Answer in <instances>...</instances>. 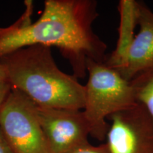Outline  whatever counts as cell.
<instances>
[{"label":"cell","mask_w":153,"mask_h":153,"mask_svg":"<svg viewBox=\"0 0 153 153\" xmlns=\"http://www.w3.org/2000/svg\"><path fill=\"white\" fill-rule=\"evenodd\" d=\"M11 90V87L7 81H0V108Z\"/></svg>","instance_id":"8fae6325"},{"label":"cell","mask_w":153,"mask_h":153,"mask_svg":"<svg viewBox=\"0 0 153 153\" xmlns=\"http://www.w3.org/2000/svg\"><path fill=\"white\" fill-rule=\"evenodd\" d=\"M0 153H14L6 139L2 130L0 126Z\"/></svg>","instance_id":"7c38bea8"},{"label":"cell","mask_w":153,"mask_h":153,"mask_svg":"<svg viewBox=\"0 0 153 153\" xmlns=\"http://www.w3.org/2000/svg\"><path fill=\"white\" fill-rule=\"evenodd\" d=\"M139 1L120 0L118 10L120 15L118 36L116 48L107 55L105 63L117 71L125 64L130 48L135 38V30L137 26Z\"/></svg>","instance_id":"ba28073f"},{"label":"cell","mask_w":153,"mask_h":153,"mask_svg":"<svg viewBox=\"0 0 153 153\" xmlns=\"http://www.w3.org/2000/svg\"><path fill=\"white\" fill-rule=\"evenodd\" d=\"M0 126L14 153H51L36 114V104L11 90L0 108Z\"/></svg>","instance_id":"277c9868"},{"label":"cell","mask_w":153,"mask_h":153,"mask_svg":"<svg viewBox=\"0 0 153 153\" xmlns=\"http://www.w3.org/2000/svg\"><path fill=\"white\" fill-rule=\"evenodd\" d=\"M70 153H111L107 143L97 145H93L90 143H87L83 146L75 149Z\"/></svg>","instance_id":"30bf717a"},{"label":"cell","mask_w":153,"mask_h":153,"mask_svg":"<svg viewBox=\"0 0 153 153\" xmlns=\"http://www.w3.org/2000/svg\"><path fill=\"white\" fill-rule=\"evenodd\" d=\"M0 81H7L4 69L1 65H0Z\"/></svg>","instance_id":"4fadbf2b"},{"label":"cell","mask_w":153,"mask_h":153,"mask_svg":"<svg viewBox=\"0 0 153 153\" xmlns=\"http://www.w3.org/2000/svg\"><path fill=\"white\" fill-rule=\"evenodd\" d=\"M36 114L51 153H70L89 143L90 128L83 111L36 105Z\"/></svg>","instance_id":"8992f818"},{"label":"cell","mask_w":153,"mask_h":153,"mask_svg":"<svg viewBox=\"0 0 153 153\" xmlns=\"http://www.w3.org/2000/svg\"><path fill=\"white\" fill-rule=\"evenodd\" d=\"M7 81L39 106L83 110L85 86L57 67L51 48L32 45L0 56Z\"/></svg>","instance_id":"7a4b0ae2"},{"label":"cell","mask_w":153,"mask_h":153,"mask_svg":"<svg viewBox=\"0 0 153 153\" xmlns=\"http://www.w3.org/2000/svg\"><path fill=\"white\" fill-rule=\"evenodd\" d=\"M106 143L111 153H153V118L138 103L109 116Z\"/></svg>","instance_id":"5b68a950"},{"label":"cell","mask_w":153,"mask_h":153,"mask_svg":"<svg viewBox=\"0 0 153 153\" xmlns=\"http://www.w3.org/2000/svg\"><path fill=\"white\" fill-rule=\"evenodd\" d=\"M83 113L90 135L99 141L106 137L109 116L138 104L134 88L115 69L104 62L88 60Z\"/></svg>","instance_id":"3957f363"},{"label":"cell","mask_w":153,"mask_h":153,"mask_svg":"<svg viewBox=\"0 0 153 153\" xmlns=\"http://www.w3.org/2000/svg\"><path fill=\"white\" fill-rule=\"evenodd\" d=\"M4 30V28H0V33H1V32H2Z\"/></svg>","instance_id":"5bb4252c"},{"label":"cell","mask_w":153,"mask_h":153,"mask_svg":"<svg viewBox=\"0 0 153 153\" xmlns=\"http://www.w3.org/2000/svg\"><path fill=\"white\" fill-rule=\"evenodd\" d=\"M131 82L137 102L143 105L153 118V69L142 72Z\"/></svg>","instance_id":"9c48e42d"},{"label":"cell","mask_w":153,"mask_h":153,"mask_svg":"<svg viewBox=\"0 0 153 153\" xmlns=\"http://www.w3.org/2000/svg\"><path fill=\"white\" fill-rule=\"evenodd\" d=\"M137 26L126 62L119 73L127 81H131L142 72L153 69V11L139 1Z\"/></svg>","instance_id":"52a82bcc"},{"label":"cell","mask_w":153,"mask_h":153,"mask_svg":"<svg viewBox=\"0 0 153 153\" xmlns=\"http://www.w3.org/2000/svg\"><path fill=\"white\" fill-rule=\"evenodd\" d=\"M14 24L0 33V56L32 45L55 46L69 61L76 78L87 75V62H104L107 45L93 30L98 18L95 0H46L41 17L32 24V1Z\"/></svg>","instance_id":"6da1fadb"}]
</instances>
